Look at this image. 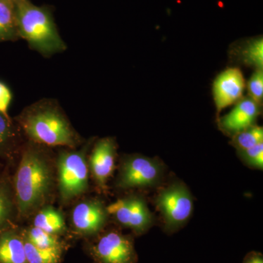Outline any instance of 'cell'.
Instances as JSON below:
<instances>
[{"label":"cell","instance_id":"cell-1","mask_svg":"<svg viewBox=\"0 0 263 263\" xmlns=\"http://www.w3.org/2000/svg\"><path fill=\"white\" fill-rule=\"evenodd\" d=\"M17 122L34 143L48 146L73 148L80 142L56 100L42 99L27 107Z\"/></svg>","mask_w":263,"mask_h":263},{"label":"cell","instance_id":"cell-2","mask_svg":"<svg viewBox=\"0 0 263 263\" xmlns=\"http://www.w3.org/2000/svg\"><path fill=\"white\" fill-rule=\"evenodd\" d=\"M51 168L42 151L29 144L22 154L14 180L18 212L27 216L46 201L51 188Z\"/></svg>","mask_w":263,"mask_h":263},{"label":"cell","instance_id":"cell-3","mask_svg":"<svg viewBox=\"0 0 263 263\" xmlns=\"http://www.w3.org/2000/svg\"><path fill=\"white\" fill-rule=\"evenodd\" d=\"M15 13L19 37L28 43L31 49L45 57L67 49L48 8L34 5L29 0H16Z\"/></svg>","mask_w":263,"mask_h":263},{"label":"cell","instance_id":"cell-4","mask_svg":"<svg viewBox=\"0 0 263 263\" xmlns=\"http://www.w3.org/2000/svg\"><path fill=\"white\" fill-rule=\"evenodd\" d=\"M59 190L65 201L80 196L88 189V167L85 151L60 153L57 161Z\"/></svg>","mask_w":263,"mask_h":263},{"label":"cell","instance_id":"cell-5","mask_svg":"<svg viewBox=\"0 0 263 263\" xmlns=\"http://www.w3.org/2000/svg\"><path fill=\"white\" fill-rule=\"evenodd\" d=\"M157 205L163 216L166 228L174 230L183 226L191 216L193 197L186 186L177 183L159 194Z\"/></svg>","mask_w":263,"mask_h":263},{"label":"cell","instance_id":"cell-6","mask_svg":"<svg viewBox=\"0 0 263 263\" xmlns=\"http://www.w3.org/2000/svg\"><path fill=\"white\" fill-rule=\"evenodd\" d=\"M91 253L98 263H136L133 240L117 231L100 236L91 246Z\"/></svg>","mask_w":263,"mask_h":263},{"label":"cell","instance_id":"cell-7","mask_svg":"<svg viewBox=\"0 0 263 263\" xmlns=\"http://www.w3.org/2000/svg\"><path fill=\"white\" fill-rule=\"evenodd\" d=\"M162 172V167L157 160L133 156L123 162L118 183L123 189L154 186L160 181Z\"/></svg>","mask_w":263,"mask_h":263},{"label":"cell","instance_id":"cell-8","mask_svg":"<svg viewBox=\"0 0 263 263\" xmlns=\"http://www.w3.org/2000/svg\"><path fill=\"white\" fill-rule=\"evenodd\" d=\"M123 226L141 233L152 226V216L146 203L141 197L119 199L106 209Z\"/></svg>","mask_w":263,"mask_h":263},{"label":"cell","instance_id":"cell-9","mask_svg":"<svg viewBox=\"0 0 263 263\" xmlns=\"http://www.w3.org/2000/svg\"><path fill=\"white\" fill-rule=\"evenodd\" d=\"M246 81L238 67H229L216 76L213 83V98L217 114L243 98Z\"/></svg>","mask_w":263,"mask_h":263},{"label":"cell","instance_id":"cell-10","mask_svg":"<svg viewBox=\"0 0 263 263\" xmlns=\"http://www.w3.org/2000/svg\"><path fill=\"white\" fill-rule=\"evenodd\" d=\"M259 114V104L249 96L242 98L235 103L231 111L219 119V128L226 134L233 136L254 125Z\"/></svg>","mask_w":263,"mask_h":263},{"label":"cell","instance_id":"cell-11","mask_svg":"<svg viewBox=\"0 0 263 263\" xmlns=\"http://www.w3.org/2000/svg\"><path fill=\"white\" fill-rule=\"evenodd\" d=\"M107 215L106 209L101 202L97 200L82 202L73 209L72 224L79 233L94 235L103 228Z\"/></svg>","mask_w":263,"mask_h":263},{"label":"cell","instance_id":"cell-12","mask_svg":"<svg viewBox=\"0 0 263 263\" xmlns=\"http://www.w3.org/2000/svg\"><path fill=\"white\" fill-rule=\"evenodd\" d=\"M117 145L113 138L99 140L93 148L90 157V167L97 182L105 187L115 167Z\"/></svg>","mask_w":263,"mask_h":263},{"label":"cell","instance_id":"cell-13","mask_svg":"<svg viewBox=\"0 0 263 263\" xmlns=\"http://www.w3.org/2000/svg\"><path fill=\"white\" fill-rule=\"evenodd\" d=\"M0 263H28L23 236L14 230L0 232Z\"/></svg>","mask_w":263,"mask_h":263},{"label":"cell","instance_id":"cell-14","mask_svg":"<svg viewBox=\"0 0 263 263\" xmlns=\"http://www.w3.org/2000/svg\"><path fill=\"white\" fill-rule=\"evenodd\" d=\"M19 39L15 4L0 0V43L16 41Z\"/></svg>","mask_w":263,"mask_h":263},{"label":"cell","instance_id":"cell-15","mask_svg":"<svg viewBox=\"0 0 263 263\" xmlns=\"http://www.w3.org/2000/svg\"><path fill=\"white\" fill-rule=\"evenodd\" d=\"M34 227L51 234H60L65 230L62 214L53 208H46L37 213L34 219Z\"/></svg>","mask_w":263,"mask_h":263},{"label":"cell","instance_id":"cell-16","mask_svg":"<svg viewBox=\"0 0 263 263\" xmlns=\"http://www.w3.org/2000/svg\"><path fill=\"white\" fill-rule=\"evenodd\" d=\"M238 60L245 65L255 70L263 68V39L262 37L249 40L238 51Z\"/></svg>","mask_w":263,"mask_h":263},{"label":"cell","instance_id":"cell-17","mask_svg":"<svg viewBox=\"0 0 263 263\" xmlns=\"http://www.w3.org/2000/svg\"><path fill=\"white\" fill-rule=\"evenodd\" d=\"M18 140V131L10 117L0 113V157L13 153Z\"/></svg>","mask_w":263,"mask_h":263},{"label":"cell","instance_id":"cell-18","mask_svg":"<svg viewBox=\"0 0 263 263\" xmlns=\"http://www.w3.org/2000/svg\"><path fill=\"white\" fill-rule=\"evenodd\" d=\"M22 236L28 263H60L62 248L40 249L31 243L24 235Z\"/></svg>","mask_w":263,"mask_h":263},{"label":"cell","instance_id":"cell-19","mask_svg":"<svg viewBox=\"0 0 263 263\" xmlns=\"http://www.w3.org/2000/svg\"><path fill=\"white\" fill-rule=\"evenodd\" d=\"M262 142H263L262 127L254 124L245 130L234 135L233 136L232 144L240 152L252 148Z\"/></svg>","mask_w":263,"mask_h":263},{"label":"cell","instance_id":"cell-20","mask_svg":"<svg viewBox=\"0 0 263 263\" xmlns=\"http://www.w3.org/2000/svg\"><path fill=\"white\" fill-rule=\"evenodd\" d=\"M13 210V192L9 181L4 178L0 180V232L5 230Z\"/></svg>","mask_w":263,"mask_h":263},{"label":"cell","instance_id":"cell-21","mask_svg":"<svg viewBox=\"0 0 263 263\" xmlns=\"http://www.w3.org/2000/svg\"><path fill=\"white\" fill-rule=\"evenodd\" d=\"M23 235L31 243L40 249L62 248L61 241L57 235L47 233L35 227L29 228Z\"/></svg>","mask_w":263,"mask_h":263},{"label":"cell","instance_id":"cell-22","mask_svg":"<svg viewBox=\"0 0 263 263\" xmlns=\"http://www.w3.org/2000/svg\"><path fill=\"white\" fill-rule=\"evenodd\" d=\"M248 96L261 105L263 100V70H256L247 82Z\"/></svg>","mask_w":263,"mask_h":263},{"label":"cell","instance_id":"cell-23","mask_svg":"<svg viewBox=\"0 0 263 263\" xmlns=\"http://www.w3.org/2000/svg\"><path fill=\"white\" fill-rule=\"evenodd\" d=\"M243 160L249 165L258 169L263 167V142L248 149L240 152Z\"/></svg>","mask_w":263,"mask_h":263},{"label":"cell","instance_id":"cell-24","mask_svg":"<svg viewBox=\"0 0 263 263\" xmlns=\"http://www.w3.org/2000/svg\"><path fill=\"white\" fill-rule=\"evenodd\" d=\"M12 99H13V95L9 87L4 83L0 81V113L4 114L6 117H9L8 109H9Z\"/></svg>","mask_w":263,"mask_h":263},{"label":"cell","instance_id":"cell-25","mask_svg":"<svg viewBox=\"0 0 263 263\" xmlns=\"http://www.w3.org/2000/svg\"><path fill=\"white\" fill-rule=\"evenodd\" d=\"M243 263H263L262 254L258 252H251L245 257Z\"/></svg>","mask_w":263,"mask_h":263},{"label":"cell","instance_id":"cell-26","mask_svg":"<svg viewBox=\"0 0 263 263\" xmlns=\"http://www.w3.org/2000/svg\"><path fill=\"white\" fill-rule=\"evenodd\" d=\"M5 1L10 2V3H14L15 4V1H16V0H5Z\"/></svg>","mask_w":263,"mask_h":263}]
</instances>
